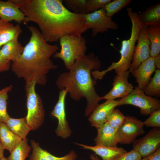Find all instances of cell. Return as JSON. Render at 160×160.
I'll return each instance as SVG.
<instances>
[{
	"instance_id": "obj_1",
	"label": "cell",
	"mask_w": 160,
	"mask_h": 160,
	"mask_svg": "<svg viewBox=\"0 0 160 160\" xmlns=\"http://www.w3.org/2000/svg\"><path fill=\"white\" fill-rule=\"evenodd\" d=\"M63 1L41 0L33 10L32 21L38 25L48 43L57 42L66 35L81 36L87 30L84 14H77L69 10Z\"/></svg>"
},
{
	"instance_id": "obj_2",
	"label": "cell",
	"mask_w": 160,
	"mask_h": 160,
	"mask_svg": "<svg viewBox=\"0 0 160 160\" xmlns=\"http://www.w3.org/2000/svg\"><path fill=\"white\" fill-rule=\"evenodd\" d=\"M27 27L31 34L30 38L22 54L12 62L11 68L17 77L25 81L35 80L36 84L44 85L47 82V74L57 68L51 58L59 47L49 44L36 27Z\"/></svg>"
},
{
	"instance_id": "obj_3",
	"label": "cell",
	"mask_w": 160,
	"mask_h": 160,
	"mask_svg": "<svg viewBox=\"0 0 160 160\" xmlns=\"http://www.w3.org/2000/svg\"><path fill=\"white\" fill-rule=\"evenodd\" d=\"M101 65L98 57L93 52H89L78 58L68 71L59 75L55 82L60 90L66 91L72 100L78 101L82 98L86 99V117L90 115L101 100L95 88L97 81L92 75V71L99 70Z\"/></svg>"
},
{
	"instance_id": "obj_4",
	"label": "cell",
	"mask_w": 160,
	"mask_h": 160,
	"mask_svg": "<svg viewBox=\"0 0 160 160\" xmlns=\"http://www.w3.org/2000/svg\"><path fill=\"white\" fill-rule=\"evenodd\" d=\"M128 16L132 23L131 36L127 40L121 42V50L119 51L121 57L116 62H113L106 69L102 71L96 70L92 73V76L95 80L101 79L109 71L115 70L116 74H123L129 70L132 62L135 47L140 29L143 26L139 15L134 12L131 7L127 9Z\"/></svg>"
},
{
	"instance_id": "obj_5",
	"label": "cell",
	"mask_w": 160,
	"mask_h": 160,
	"mask_svg": "<svg viewBox=\"0 0 160 160\" xmlns=\"http://www.w3.org/2000/svg\"><path fill=\"white\" fill-rule=\"evenodd\" d=\"M59 40L60 50L56 52L53 57L61 59L68 70L78 58L86 54L87 49L86 40L82 36L70 35L62 37Z\"/></svg>"
},
{
	"instance_id": "obj_6",
	"label": "cell",
	"mask_w": 160,
	"mask_h": 160,
	"mask_svg": "<svg viewBox=\"0 0 160 160\" xmlns=\"http://www.w3.org/2000/svg\"><path fill=\"white\" fill-rule=\"evenodd\" d=\"M35 80L25 81L27 113L25 117L31 130L39 129L43 124L45 111L41 98L36 92Z\"/></svg>"
},
{
	"instance_id": "obj_7",
	"label": "cell",
	"mask_w": 160,
	"mask_h": 160,
	"mask_svg": "<svg viewBox=\"0 0 160 160\" xmlns=\"http://www.w3.org/2000/svg\"><path fill=\"white\" fill-rule=\"evenodd\" d=\"M118 100L119 106L130 105L138 107L140 109V113L144 116L150 115L160 110V100L146 95L138 86L135 87L130 94Z\"/></svg>"
},
{
	"instance_id": "obj_8",
	"label": "cell",
	"mask_w": 160,
	"mask_h": 160,
	"mask_svg": "<svg viewBox=\"0 0 160 160\" xmlns=\"http://www.w3.org/2000/svg\"><path fill=\"white\" fill-rule=\"evenodd\" d=\"M85 26L87 30H92V35L95 37L98 33L108 31L109 29L116 30L118 28L117 24L111 17L108 16L104 8L92 12L84 15Z\"/></svg>"
},
{
	"instance_id": "obj_9",
	"label": "cell",
	"mask_w": 160,
	"mask_h": 160,
	"mask_svg": "<svg viewBox=\"0 0 160 160\" xmlns=\"http://www.w3.org/2000/svg\"><path fill=\"white\" fill-rule=\"evenodd\" d=\"M143 122L136 117L129 116H126L124 122L117 129L119 143L130 145L137 137L143 134Z\"/></svg>"
},
{
	"instance_id": "obj_10",
	"label": "cell",
	"mask_w": 160,
	"mask_h": 160,
	"mask_svg": "<svg viewBox=\"0 0 160 160\" xmlns=\"http://www.w3.org/2000/svg\"><path fill=\"white\" fill-rule=\"evenodd\" d=\"M68 92L63 89L59 93L58 101L51 114L58 120V125L55 130L56 135L63 139H66L71 135L72 131L67 120L65 109V100Z\"/></svg>"
},
{
	"instance_id": "obj_11",
	"label": "cell",
	"mask_w": 160,
	"mask_h": 160,
	"mask_svg": "<svg viewBox=\"0 0 160 160\" xmlns=\"http://www.w3.org/2000/svg\"><path fill=\"white\" fill-rule=\"evenodd\" d=\"M133 149L142 158L150 155L160 148V129L155 128L143 137L132 142Z\"/></svg>"
},
{
	"instance_id": "obj_12",
	"label": "cell",
	"mask_w": 160,
	"mask_h": 160,
	"mask_svg": "<svg viewBox=\"0 0 160 160\" xmlns=\"http://www.w3.org/2000/svg\"><path fill=\"white\" fill-rule=\"evenodd\" d=\"M146 27L143 26L139 31L133 59L129 69L132 73L150 57V43L146 33Z\"/></svg>"
},
{
	"instance_id": "obj_13",
	"label": "cell",
	"mask_w": 160,
	"mask_h": 160,
	"mask_svg": "<svg viewBox=\"0 0 160 160\" xmlns=\"http://www.w3.org/2000/svg\"><path fill=\"white\" fill-rule=\"evenodd\" d=\"M129 73L128 71L123 74H116L113 80L112 89L104 96L101 97V100H115L130 94L134 89L132 84L128 81Z\"/></svg>"
},
{
	"instance_id": "obj_14",
	"label": "cell",
	"mask_w": 160,
	"mask_h": 160,
	"mask_svg": "<svg viewBox=\"0 0 160 160\" xmlns=\"http://www.w3.org/2000/svg\"><path fill=\"white\" fill-rule=\"evenodd\" d=\"M119 106L118 100H106L99 104L89 115L88 121L91 126L97 129L105 123L109 114L116 107Z\"/></svg>"
},
{
	"instance_id": "obj_15",
	"label": "cell",
	"mask_w": 160,
	"mask_h": 160,
	"mask_svg": "<svg viewBox=\"0 0 160 160\" xmlns=\"http://www.w3.org/2000/svg\"><path fill=\"white\" fill-rule=\"evenodd\" d=\"M156 69L154 58L150 56L131 73L136 78L138 87L140 89L143 90L146 86Z\"/></svg>"
},
{
	"instance_id": "obj_16",
	"label": "cell",
	"mask_w": 160,
	"mask_h": 160,
	"mask_svg": "<svg viewBox=\"0 0 160 160\" xmlns=\"http://www.w3.org/2000/svg\"><path fill=\"white\" fill-rule=\"evenodd\" d=\"M97 130V135L94 139L96 145L117 146L119 143L117 129L105 123Z\"/></svg>"
},
{
	"instance_id": "obj_17",
	"label": "cell",
	"mask_w": 160,
	"mask_h": 160,
	"mask_svg": "<svg viewBox=\"0 0 160 160\" xmlns=\"http://www.w3.org/2000/svg\"><path fill=\"white\" fill-rule=\"evenodd\" d=\"M25 16L18 7L11 0H0V19L9 22L14 20L19 23L23 22Z\"/></svg>"
},
{
	"instance_id": "obj_18",
	"label": "cell",
	"mask_w": 160,
	"mask_h": 160,
	"mask_svg": "<svg viewBox=\"0 0 160 160\" xmlns=\"http://www.w3.org/2000/svg\"><path fill=\"white\" fill-rule=\"evenodd\" d=\"M31 143L32 151L29 160H75L77 158L76 153L73 150L65 156L57 157L41 148L35 140H31Z\"/></svg>"
},
{
	"instance_id": "obj_19",
	"label": "cell",
	"mask_w": 160,
	"mask_h": 160,
	"mask_svg": "<svg viewBox=\"0 0 160 160\" xmlns=\"http://www.w3.org/2000/svg\"><path fill=\"white\" fill-rule=\"evenodd\" d=\"M75 144L83 149L93 151L96 154L100 156L102 160H112L127 152L123 148L117 146L110 147L100 145L90 146L79 143Z\"/></svg>"
},
{
	"instance_id": "obj_20",
	"label": "cell",
	"mask_w": 160,
	"mask_h": 160,
	"mask_svg": "<svg viewBox=\"0 0 160 160\" xmlns=\"http://www.w3.org/2000/svg\"><path fill=\"white\" fill-rule=\"evenodd\" d=\"M22 32L19 25L0 19V47L11 40H18Z\"/></svg>"
},
{
	"instance_id": "obj_21",
	"label": "cell",
	"mask_w": 160,
	"mask_h": 160,
	"mask_svg": "<svg viewBox=\"0 0 160 160\" xmlns=\"http://www.w3.org/2000/svg\"><path fill=\"white\" fill-rule=\"evenodd\" d=\"M22 140L12 132L4 123L0 122V142L4 149L10 153Z\"/></svg>"
},
{
	"instance_id": "obj_22",
	"label": "cell",
	"mask_w": 160,
	"mask_h": 160,
	"mask_svg": "<svg viewBox=\"0 0 160 160\" xmlns=\"http://www.w3.org/2000/svg\"><path fill=\"white\" fill-rule=\"evenodd\" d=\"M24 47L17 39L12 40L5 44L1 48V54L5 59L12 62L22 54Z\"/></svg>"
},
{
	"instance_id": "obj_23",
	"label": "cell",
	"mask_w": 160,
	"mask_h": 160,
	"mask_svg": "<svg viewBox=\"0 0 160 160\" xmlns=\"http://www.w3.org/2000/svg\"><path fill=\"white\" fill-rule=\"evenodd\" d=\"M4 123L12 132L22 139L26 138L31 130L27 124L25 117L15 119L10 117Z\"/></svg>"
},
{
	"instance_id": "obj_24",
	"label": "cell",
	"mask_w": 160,
	"mask_h": 160,
	"mask_svg": "<svg viewBox=\"0 0 160 160\" xmlns=\"http://www.w3.org/2000/svg\"><path fill=\"white\" fill-rule=\"evenodd\" d=\"M139 16L143 26H160V4L148 9Z\"/></svg>"
},
{
	"instance_id": "obj_25",
	"label": "cell",
	"mask_w": 160,
	"mask_h": 160,
	"mask_svg": "<svg viewBox=\"0 0 160 160\" xmlns=\"http://www.w3.org/2000/svg\"><path fill=\"white\" fill-rule=\"evenodd\" d=\"M146 33L150 43V56L154 58L160 54V26L147 27Z\"/></svg>"
},
{
	"instance_id": "obj_26",
	"label": "cell",
	"mask_w": 160,
	"mask_h": 160,
	"mask_svg": "<svg viewBox=\"0 0 160 160\" xmlns=\"http://www.w3.org/2000/svg\"><path fill=\"white\" fill-rule=\"evenodd\" d=\"M28 141L27 138L22 139L10 153L8 160H25L29 156L31 149Z\"/></svg>"
},
{
	"instance_id": "obj_27",
	"label": "cell",
	"mask_w": 160,
	"mask_h": 160,
	"mask_svg": "<svg viewBox=\"0 0 160 160\" xmlns=\"http://www.w3.org/2000/svg\"><path fill=\"white\" fill-rule=\"evenodd\" d=\"M146 95L152 97L160 95V70L156 69L153 77L143 90Z\"/></svg>"
},
{
	"instance_id": "obj_28",
	"label": "cell",
	"mask_w": 160,
	"mask_h": 160,
	"mask_svg": "<svg viewBox=\"0 0 160 160\" xmlns=\"http://www.w3.org/2000/svg\"><path fill=\"white\" fill-rule=\"evenodd\" d=\"M12 88L11 85L0 90V122L5 123L10 117L7 110V100Z\"/></svg>"
},
{
	"instance_id": "obj_29",
	"label": "cell",
	"mask_w": 160,
	"mask_h": 160,
	"mask_svg": "<svg viewBox=\"0 0 160 160\" xmlns=\"http://www.w3.org/2000/svg\"><path fill=\"white\" fill-rule=\"evenodd\" d=\"M125 117L119 110L114 108L108 116L105 123L117 129L123 124Z\"/></svg>"
},
{
	"instance_id": "obj_30",
	"label": "cell",
	"mask_w": 160,
	"mask_h": 160,
	"mask_svg": "<svg viewBox=\"0 0 160 160\" xmlns=\"http://www.w3.org/2000/svg\"><path fill=\"white\" fill-rule=\"evenodd\" d=\"M130 0H114L111 1L104 7L107 15L110 17L118 12L131 1Z\"/></svg>"
},
{
	"instance_id": "obj_31",
	"label": "cell",
	"mask_w": 160,
	"mask_h": 160,
	"mask_svg": "<svg viewBox=\"0 0 160 160\" xmlns=\"http://www.w3.org/2000/svg\"><path fill=\"white\" fill-rule=\"evenodd\" d=\"M65 4L73 12L79 15L86 14L87 0H65Z\"/></svg>"
},
{
	"instance_id": "obj_32",
	"label": "cell",
	"mask_w": 160,
	"mask_h": 160,
	"mask_svg": "<svg viewBox=\"0 0 160 160\" xmlns=\"http://www.w3.org/2000/svg\"><path fill=\"white\" fill-rule=\"evenodd\" d=\"M111 1V0H87L86 14L104 8Z\"/></svg>"
},
{
	"instance_id": "obj_33",
	"label": "cell",
	"mask_w": 160,
	"mask_h": 160,
	"mask_svg": "<svg viewBox=\"0 0 160 160\" xmlns=\"http://www.w3.org/2000/svg\"><path fill=\"white\" fill-rule=\"evenodd\" d=\"M144 121V125L147 127H160V110L155 111L150 115Z\"/></svg>"
},
{
	"instance_id": "obj_34",
	"label": "cell",
	"mask_w": 160,
	"mask_h": 160,
	"mask_svg": "<svg viewBox=\"0 0 160 160\" xmlns=\"http://www.w3.org/2000/svg\"><path fill=\"white\" fill-rule=\"evenodd\" d=\"M142 157L134 149L123 154L112 160H140Z\"/></svg>"
},
{
	"instance_id": "obj_35",
	"label": "cell",
	"mask_w": 160,
	"mask_h": 160,
	"mask_svg": "<svg viewBox=\"0 0 160 160\" xmlns=\"http://www.w3.org/2000/svg\"><path fill=\"white\" fill-rule=\"evenodd\" d=\"M0 47V72L9 70L11 67V61L5 59L2 56Z\"/></svg>"
},
{
	"instance_id": "obj_36",
	"label": "cell",
	"mask_w": 160,
	"mask_h": 160,
	"mask_svg": "<svg viewBox=\"0 0 160 160\" xmlns=\"http://www.w3.org/2000/svg\"><path fill=\"white\" fill-rule=\"evenodd\" d=\"M140 160H160V148L152 154L142 158Z\"/></svg>"
},
{
	"instance_id": "obj_37",
	"label": "cell",
	"mask_w": 160,
	"mask_h": 160,
	"mask_svg": "<svg viewBox=\"0 0 160 160\" xmlns=\"http://www.w3.org/2000/svg\"><path fill=\"white\" fill-rule=\"evenodd\" d=\"M156 69L160 70V55L153 58Z\"/></svg>"
},
{
	"instance_id": "obj_38",
	"label": "cell",
	"mask_w": 160,
	"mask_h": 160,
	"mask_svg": "<svg viewBox=\"0 0 160 160\" xmlns=\"http://www.w3.org/2000/svg\"><path fill=\"white\" fill-rule=\"evenodd\" d=\"M4 149L0 142V159L4 157Z\"/></svg>"
},
{
	"instance_id": "obj_39",
	"label": "cell",
	"mask_w": 160,
	"mask_h": 160,
	"mask_svg": "<svg viewBox=\"0 0 160 160\" xmlns=\"http://www.w3.org/2000/svg\"><path fill=\"white\" fill-rule=\"evenodd\" d=\"M91 160H100L98 157L95 154H91L90 156Z\"/></svg>"
},
{
	"instance_id": "obj_40",
	"label": "cell",
	"mask_w": 160,
	"mask_h": 160,
	"mask_svg": "<svg viewBox=\"0 0 160 160\" xmlns=\"http://www.w3.org/2000/svg\"><path fill=\"white\" fill-rule=\"evenodd\" d=\"M0 160H8V159L7 158H6L4 157L1 159H0Z\"/></svg>"
}]
</instances>
